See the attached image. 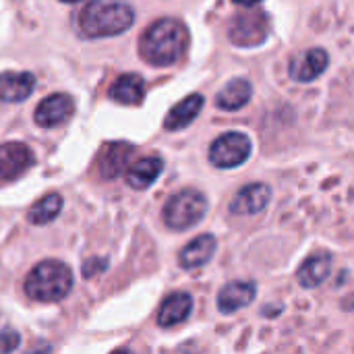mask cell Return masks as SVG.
Wrapping results in <instances>:
<instances>
[{
  "label": "cell",
  "instance_id": "1",
  "mask_svg": "<svg viewBox=\"0 0 354 354\" xmlns=\"http://www.w3.org/2000/svg\"><path fill=\"white\" fill-rule=\"evenodd\" d=\"M189 29L178 19H160L149 25L139 41V52L151 66H170L185 54Z\"/></svg>",
  "mask_w": 354,
  "mask_h": 354
},
{
  "label": "cell",
  "instance_id": "2",
  "mask_svg": "<svg viewBox=\"0 0 354 354\" xmlns=\"http://www.w3.org/2000/svg\"><path fill=\"white\" fill-rule=\"evenodd\" d=\"M135 21V10L124 2H89L79 15V31L93 37H110L127 31Z\"/></svg>",
  "mask_w": 354,
  "mask_h": 354
},
{
  "label": "cell",
  "instance_id": "3",
  "mask_svg": "<svg viewBox=\"0 0 354 354\" xmlns=\"http://www.w3.org/2000/svg\"><path fill=\"white\" fill-rule=\"evenodd\" d=\"M71 286L73 274L68 266L56 259H46L37 263L25 280L27 297L37 303H58L71 292Z\"/></svg>",
  "mask_w": 354,
  "mask_h": 354
},
{
  "label": "cell",
  "instance_id": "4",
  "mask_svg": "<svg viewBox=\"0 0 354 354\" xmlns=\"http://www.w3.org/2000/svg\"><path fill=\"white\" fill-rule=\"evenodd\" d=\"M272 33V17L263 8L245 6L228 23V37L234 46L255 48L268 41Z\"/></svg>",
  "mask_w": 354,
  "mask_h": 354
},
{
  "label": "cell",
  "instance_id": "5",
  "mask_svg": "<svg viewBox=\"0 0 354 354\" xmlns=\"http://www.w3.org/2000/svg\"><path fill=\"white\" fill-rule=\"evenodd\" d=\"M207 214V199L195 189H185L172 195L164 205V222L172 230H189Z\"/></svg>",
  "mask_w": 354,
  "mask_h": 354
},
{
  "label": "cell",
  "instance_id": "6",
  "mask_svg": "<svg viewBox=\"0 0 354 354\" xmlns=\"http://www.w3.org/2000/svg\"><path fill=\"white\" fill-rule=\"evenodd\" d=\"M251 139L245 133L230 131L220 135L212 145H209V162L216 168L230 170L241 164H245L251 156Z\"/></svg>",
  "mask_w": 354,
  "mask_h": 354
},
{
  "label": "cell",
  "instance_id": "7",
  "mask_svg": "<svg viewBox=\"0 0 354 354\" xmlns=\"http://www.w3.org/2000/svg\"><path fill=\"white\" fill-rule=\"evenodd\" d=\"M328 64H330V56L324 48H309L290 58L288 75L297 83H311L326 73Z\"/></svg>",
  "mask_w": 354,
  "mask_h": 354
},
{
  "label": "cell",
  "instance_id": "8",
  "mask_svg": "<svg viewBox=\"0 0 354 354\" xmlns=\"http://www.w3.org/2000/svg\"><path fill=\"white\" fill-rule=\"evenodd\" d=\"M33 164V153L25 143H4L0 145V185L17 180Z\"/></svg>",
  "mask_w": 354,
  "mask_h": 354
},
{
  "label": "cell",
  "instance_id": "9",
  "mask_svg": "<svg viewBox=\"0 0 354 354\" xmlns=\"http://www.w3.org/2000/svg\"><path fill=\"white\" fill-rule=\"evenodd\" d=\"M73 110H75V102L71 95L66 93H54L46 100L39 102V106L35 108V122L44 129L48 127H58L62 122H66L71 116H73Z\"/></svg>",
  "mask_w": 354,
  "mask_h": 354
},
{
  "label": "cell",
  "instance_id": "10",
  "mask_svg": "<svg viewBox=\"0 0 354 354\" xmlns=\"http://www.w3.org/2000/svg\"><path fill=\"white\" fill-rule=\"evenodd\" d=\"M270 199H272L270 185L253 183V185L243 187L234 195V199L230 203V212L234 216H255V214H259V212H263L268 207Z\"/></svg>",
  "mask_w": 354,
  "mask_h": 354
},
{
  "label": "cell",
  "instance_id": "11",
  "mask_svg": "<svg viewBox=\"0 0 354 354\" xmlns=\"http://www.w3.org/2000/svg\"><path fill=\"white\" fill-rule=\"evenodd\" d=\"M133 151H135V147L127 141H114V143L104 145L100 151V160H97L102 178L110 180V178L120 176L124 170H129Z\"/></svg>",
  "mask_w": 354,
  "mask_h": 354
},
{
  "label": "cell",
  "instance_id": "12",
  "mask_svg": "<svg viewBox=\"0 0 354 354\" xmlns=\"http://www.w3.org/2000/svg\"><path fill=\"white\" fill-rule=\"evenodd\" d=\"M257 297V284L251 280H236L226 284L218 295V309L226 315L249 307Z\"/></svg>",
  "mask_w": 354,
  "mask_h": 354
},
{
  "label": "cell",
  "instance_id": "13",
  "mask_svg": "<svg viewBox=\"0 0 354 354\" xmlns=\"http://www.w3.org/2000/svg\"><path fill=\"white\" fill-rule=\"evenodd\" d=\"M203 95L201 93H191L185 100H180L176 106H172V110L166 114L164 118V129L166 131H180L187 129L203 110Z\"/></svg>",
  "mask_w": 354,
  "mask_h": 354
},
{
  "label": "cell",
  "instance_id": "14",
  "mask_svg": "<svg viewBox=\"0 0 354 354\" xmlns=\"http://www.w3.org/2000/svg\"><path fill=\"white\" fill-rule=\"evenodd\" d=\"M193 311V299L189 292H172L164 299L158 311V324L162 328H172L189 319Z\"/></svg>",
  "mask_w": 354,
  "mask_h": 354
},
{
  "label": "cell",
  "instance_id": "15",
  "mask_svg": "<svg viewBox=\"0 0 354 354\" xmlns=\"http://www.w3.org/2000/svg\"><path fill=\"white\" fill-rule=\"evenodd\" d=\"M253 97V85L251 81L243 79V77H236L232 81H228L224 85V89H220V93L216 95V106L220 110H226V112H234V110H241L243 106H247Z\"/></svg>",
  "mask_w": 354,
  "mask_h": 354
},
{
  "label": "cell",
  "instance_id": "16",
  "mask_svg": "<svg viewBox=\"0 0 354 354\" xmlns=\"http://www.w3.org/2000/svg\"><path fill=\"white\" fill-rule=\"evenodd\" d=\"M216 247H218V243H216V236H214V234H201V236L193 239V241L180 251L178 261H180V266H183L185 270H197V268L205 266V263L214 257Z\"/></svg>",
  "mask_w": 354,
  "mask_h": 354
},
{
  "label": "cell",
  "instance_id": "17",
  "mask_svg": "<svg viewBox=\"0 0 354 354\" xmlns=\"http://www.w3.org/2000/svg\"><path fill=\"white\" fill-rule=\"evenodd\" d=\"M332 272V255L330 253H317L309 259H305L297 272V280L303 288H317L328 280Z\"/></svg>",
  "mask_w": 354,
  "mask_h": 354
},
{
  "label": "cell",
  "instance_id": "18",
  "mask_svg": "<svg viewBox=\"0 0 354 354\" xmlns=\"http://www.w3.org/2000/svg\"><path fill=\"white\" fill-rule=\"evenodd\" d=\"M35 77L31 73H0V100L8 104L23 102L31 95Z\"/></svg>",
  "mask_w": 354,
  "mask_h": 354
},
{
  "label": "cell",
  "instance_id": "19",
  "mask_svg": "<svg viewBox=\"0 0 354 354\" xmlns=\"http://www.w3.org/2000/svg\"><path fill=\"white\" fill-rule=\"evenodd\" d=\"M110 97L118 104H127V106H137L143 102L145 97V81L143 77L135 75V73H127L120 75L116 79V83L110 89Z\"/></svg>",
  "mask_w": 354,
  "mask_h": 354
},
{
  "label": "cell",
  "instance_id": "20",
  "mask_svg": "<svg viewBox=\"0 0 354 354\" xmlns=\"http://www.w3.org/2000/svg\"><path fill=\"white\" fill-rule=\"evenodd\" d=\"M162 170H164L162 158H156V156L143 158V160L135 162L127 170V183H129V187H133L137 191H143V189L151 187L158 180V176L162 174Z\"/></svg>",
  "mask_w": 354,
  "mask_h": 354
},
{
  "label": "cell",
  "instance_id": "21",
  "mask_svg": "<svg viewBox=\"0 0 354 354\" xmlns=\"http://www.w3.org/2000/svg\"><path fill=\"white\" fill-rule=\"evenodd\" d=\"M60 209H62V197L58 193H50L33 203V207L27 212V220L31 224L44 226V224L52 222L60 214Z\"/></svg>",
  "mask_w": 354,
  "mask_h": 354
},
{
  "label": "cell",
  "instance_id": "22",
  "mask_svg": "<svg viewBox=\"0 0 354 354\" xmlns=\"http://www.w3.org/2000/svg\"><path fill=\"white\" fill-rule=\"evenodd\" d=\"M19 344H21V338H19L17 332L4 330V332L0 334V353H12V351H17Z\"/></svg>",
  "mask_w": 354,
  "mask_h": 354
},
{
  "label": "cell",
  "instance_id": "23",
  "mask_svg": "<svg viewBox=\"0 0 354 354\" xmlns=\"http://www.w3.org/2000/svg\"><path fill=\"white\" fill-rule=\"evenodd\" d=\"M106 268V261H100V259H91V261H87L85 263V276L87 278H91L93 274H97V270H104Z\"/></svg>",
  "mask_w": 354,
  "mask_h": 354
},
{
  "label": "cell",
  "instance_id": "24",
  "mask_svg": "<svg viewBox=\"0 0 354 354\" xmlns=\"http://www.w3.org/2000/svg\"><path fill=\"white\" fill-rule=\"evenodd\" d=\"M232 2L239 4V6H255V4H259L263 0H232Z\"/></svg>",
  "mask_w": 354,
  "mask_h": 354
},
{
  "label": "cell",
  "instance_id": "25",
  "mask_svg": "<svg viewBox=\"0 0 354 354\" xmlns=\"http://www.w3.org/2000/svg\"><path fill=\"white\" fill-rule=\"evenodd\" d=\"M62 2H79V0H62Z\"/></svg>",
  "mask_w": 354,
  "mask_h": 354
}]
</instances>
